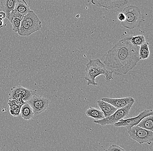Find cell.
I'll use <instances>...</instances> for the list:
<instances>
[{"instance_id": "2e32d148", "label": "cell", "mask_w": 153, "mask_h": 151, "mask_svg": "<svg viewBox=\"0 0 153 151\" xmlns=\"http://www.w3.org/2000/svg\"><path fill=\"white\" fill-rule=\"evenodd\" d=\"M36 92L31 90L28 89L27 88H24L22 86H14L11 89L10 92L9 94L10 96L9 99L11 100L14 95L18 94H34Z\"/></svg>"}, {"instance_id": "f1b7e54d", "label": "cell", "mask_w": 153, "mask_h": 151, "mask_svg": "<svg viewBox=\"0 0 153 151\" xmlns=\"http://www.w3.org/2000/svg\"><path fill=\"white\" fill-rule=\"evenodd\" d=\"M4 24L3 20H0V28L2 27Z\"/></svg>"}, {"instance_id": "4fadbf2b", "label": "cell", "mask_w": 153, "mask_h": 151, "mask_svg": "<svg viewBox=\"0 0 153 151\" xmlns=\"http://www.w3.org/2000/svg\"><path fill=\"white\" fill-rule=\"evenodd\" d=\"M20 113L22 117L25 120H30L34 116L33 109L27 103L21 107Z\"/></svg>"}, {"instance_id": "277c9868", "label": "cell", "mask_w": 153, "mask_h": 151, "mask_svg": "<svg viewBox=\"0 0 153 151\" xmlns=\"http://www.w3.org/2000/svg\"><path fill=\"white\" fill-rule=\"evenodd\" d=\"M135 101L131 102L124 107L117 109L111 115L108 117L104 118L100 120L93 121L94 123L99 124L101 126H105L109 125H114L120 120L128 116L130 112L131 108L133 105Z\"/></svg>"}, {"instance_id": "ba28073f", "label": "cell", "mask_w": 153, "mask_h": 151, "mask_svg": "<svg viewBox=\"0 0 153 151\" xmlns=\"http://www.w3.org/2000/svg\"><path fill=\"white\" fill-rule=\"evenodd\" d=\"M128 0H91L92 4L106 10L120 8L128 4Z\"/></svg>"}, {"instance_id": "cb8c5ba5", "label": "cell", "mask_w": 153, "mask_h": 151, "mask_svg": "<svg viewBox=\"0 0 153 151\" xmlns=\"http://www.w3.org/2000/svg\"><path fill=\"white\" fill-rule=\"evenodd\" d=\"M108 151H125L124 149L120 147V146H117L116 144H113L106 150Z\"/></svg>"}, {"instance_id": "9a60e30c", "label": "cell", "mask_w": 153, "mask_h": 151, "mask_svg": "<svg viewBox=\"0 0 153 151\" xmlns=\"http://www.w3.org/2000/svg\"><path fill=\"white\" fill-rule=\"evenodd\" d=\"M14 10L25 16L28 13L30 9L25 0H18L15 4Z\"/></svg>"}, {"instance_id": "603a6c76", "label": "cell", "mask_w": 153, "mask_h": 151, "mask_svg": "<svg viewBox=\"0 0 153 151\" xmlns=\"http://www.w3.org/2000/svg\"><path fill=\"white\" fill-rule=\"evenodd\" d=\"M26 102L24 101L23 100L18 101V100H14V99H13V100L9 99L8 102V105H10L14 104V105H16L18 107L21 108V107Z\"/></svg>"}, {"instance_id": "8fae6325", "label": "cell", "mask_w": 153, "mask_h": 151, "mask_svg": "<svg viewBox=\"0 0 153 151\" xmlns=\"http://www.w3.org/2000/svg\"><path fill=\"white\" fill-rule=\"evenodd\" d=\"M97 105L104 114L105 118L111 115L117 109L111 104L102 100L97 101Z\"/></svg>"}, {"instance_id": "ffe728a7", "label": "cell", "mask_w": 153, "mask_h": 151, "mask_svg": "<svg viewBox=\"0 0 153 151\" xmlns=\"http://www.w3.org/2000/svg\"><path fill=\"white\" fill-rule=\"evenodd\" d=\"M130 41L133 45L138 46H140L141 44L144 43L146 42L145 37L143 35L132 36Z\"/></svg>"}, {"instance_id": "3957f363", "label": "cell", "mask_w": 153, "mask_h": 151, "mask_svg": "<svg viewBox=\"0 0 153 151\" xmlns=\"http://www.w3.org/2000/svg\"><path fill=\"white\" fill-rule=\"evenodd\" d=\"M125 20L121 22V25L128 29H133L140 26L144 21V16L136 6H127L122 10Z\"/></svg>"}, {"instance_id": "484cf974", "label": "cell", "mask_w": 153, "mask_h": 151, "mask_svg": "<svg viewBox=\"0 0 153 151\" xmlns=\"http://www.w3.org/2000/svg\"><path fill=\"white\" fill-rule=\"evenodd\" d=\"M117 18H118V19L119 20L120 22H124V20H125V16L123 12H121V13H119V14H118Z\"/></svg>"}, {"instance_id": "6da1fadb", "label": "cell", "mask_w": 153, "mask_h": 151, "mask_svg": "<svg viewBox=\"0 0 153 151\" xmlns=\"http://www.w3.org/2000/svg\"><path fill=\"white\" fill-rule=\"evenodd\" d=\"M132 36L124 37L108 51L103 63L115 75L127 74L140 61V46L131 42Z\"/></svg>"}, {"instance_id": "ac0fdd59", "label": "cell", "mask_w": 153, "mask_h": 151, "mask_svg": "<svg viewBox=\"0 0 153 151\" xmlns=\"http://www.w3.org/2000/svg\"><path fill=\"white\" fill-rule=\"evenodd\" d=\"M137 126L148 130L153 131V115L143 118Z\"/></svg>"}, {"instance_id": "7a4b0ae2", "label": "cell", "mask_w": 153, "mask_h": 151, "mask_svg": "<svg viewBox=\"0 0 153 151\" xmlns=\"http://www.w3.org/2000/svg\"><path fill=\"white\" fill-rule=\"evenodd\" d=\"M85 72V79L87 81L88 86H97L95 78L100 75H104L105 80L108 82L113 78L112 72L99 59L90 60L86 64Z\"/></svg>"}, {"instance_id": "30bf717a", "label": "cell", "mask_w": 153, "mask_h": 151, "mask_svg": "<svg viewBox=\"0 0 153 151\" xmlns=\"http://www.w3.org/2000/svg\"><path fill=\"white\" fill-rule=\"evenodd\" d=\"M101 100L110 103L117 109L124 107L131 102L135 101L134 98L131 97H121V98H118L103 97L101 98Z\"/></svg>"}, {"instance_id": "d6986e66", "label": "cell", "mask_w": 153, "mask_h": 151, "mask_svg": "<svg viewBox=\"0 0 153 151\" xmlns=\"http://www.w3.org/2000/svg\"><path fill=\"white\" fill-rule=\"evenodd\" d=\"M150 52L149 48V43L144 42L140 46L139 59L140 60H146L149 58Z\"/></svg>"}, {"instance_id": "5bb4252c", "label": "cell", "mask_w": 153, "mask_h": 151, "mask_svg": "<svg viewBox=\"0 0 153 151\" xmlns=\"http://www.w3.org/2000/svg\"><path fill=\"white\" fill-rule=\"evenodd\" d=\"M85 114L88 117L92 118L95 120H100L105 118L104 114L101 110L92 107L86 110Z\"/></svg>"}, {"instance_id": "9c48e42d", "label": "cell", "mask_w": 153, "mask_h": 151, "mask_svg": "<svg viewBox=\"0 0 153 151\" xmlns=\"http://www.w3.org/2000/svg\"><path fill=\"white\" fill-rule=\"evenodd\" d=\"M24 19L34 32L41 29L42 22L33 10H30L27 15L24 16Z\"/></svg>"}, {"instance_id": "8992f818", "label": "cell", "mask_w": 153, "mask_h": 151, "mask_svg": "<svg viewBox=\"0 0 153 151\" xmlns=\"http://www.w3.org/2000/svg\"><path fill=\"white\" fill-rule=\"evenodd\" d=\"M26 103H28L33 109L34 115H38L47 109L49 100L47 98L33 94Z\"/></svg>"}, {"instance_id": "4316f807", "label": "cell", "mask_w": 153, "mask_h": 151, "mask_svg": "<svg viewBox=\"0 0 153 151\" xmlns=\"http://www.w3.org/2000/svg\"><path fill=\"white\" fill-rule=\"evenodd\" d=\"M6 17L5 13L4 11L0 12V20H4Z\"/></svg>"}, {"instance_id": "83f0119b", "label": "cell", "mask_w": 153, "mask_h": 151, "mask_svg": "<svg viewBox=\"0 0 153 151\" xmlns=\"http://www.w3.org/2000/svg\"><path fill=\"white\" fill-rule=\"evenodd\" d=\"M9 106L10 110H14L18 107L16 105H14V104L9 105Z\"/></svg>"}, {"instance_id": "7c38bea8", "label": "cell", "mask_w": 153, "mask_h": 151, "mask_svg": "<svg viewBox=\"0 0 153 151\" xmlns=\"http://www.w3.org/2000/svg\"><path fill=\"white\" fill-rule=\"evenodd\" d=\"M18 0H1L0 7L6 14L7 18L10 11L14 10Z\"/></svg>"}, {"instance_id": "44dd1931", "label": "cell", "mask_w": 153, "mask_h": 151, "mask_svg": "<svg viewBox=\"0 0 153 151\" xmlns=\"http://www.w3.org/2000/svg\"><path fill=\"white\" fill-rule=\"evenodd\" d=\"M9 21L12 25V29L14 32L18 33L20 25H21V21L16 18H12Z\"/></svg>"}, {"instance_id": "d4e9b609", "label": "cell", "mask_w": 153, "mask_h": 151, "mask_svg": "<svg viewBox=\"0 0 153 151\" xmlns=\"http://www.w3.org/2000/svg\"><path fill=\"white\" fill-rule=\"evenodd\" d=\"M21 108L18 107L14 110H10V112L13 116H19L20 115Z\"/></svg>"}, {"instance_id": "7402d4cb", "label": "cell", "mask_w": 153, "mask_h": 151, "mask_svg": "<svg viewBox=\"0 0 153 151\" xmlns=\"http://www.w3.org/2000/svg\"><path fill=\"white\" fill-rule=\"evenodd\" d=\"M24 17V15L20 14L19 12H17L16 10H13L10 11L7 18L8 20H10V19H12V18H16V19H19L22 21V20L23 19Z\"/></svg>"}, {"instance_id": "5b68a950", "label": "cell", "mask_w": 153, "mask_h": 151, "mask_svg": "<svg viewBox=\"0 0 153 151\" xmlns=\"http://www.w3.org/2000/svg\"><path fill=\"white\" fill-rule=\"evenodd\" d=\"M129 136L140 144L147 143L151 145L153 141V132L137 126L132 127L128 130Z\"/></svg>"}, {"instance_id": "e0dca14e", "label": "cell", "mask_w": 153, "mask_h": 151, "mask_svg": "<svg viewBox=\"0 0 153 151\" xmlns=\"http://www.w3.org/2000/svg\"><path fill=\"white\" fill-rule=\"evenodd\" d=\"M34 33L25 19L21 21L18 34L21 36H29Z\"/></svg>"}, {"instance_id": "52a82bcc", "label": "cell", "mask_w": 153, "mask_h": 151, "mask_svg": "<svg viewBox=\"0 0 153 151\" xmlns=\"http://www.w3.org/2000/svg\"><path fill=\"white\" fill-rule=\"evenodd\" d=\"M153 115V111L151 109H145L140 112L137 116L130 117L126 119H121L119 122L114 124L116 127H125L128 130L132 127L137 126L143 118Z\"/></svg>"}]
</instances>
